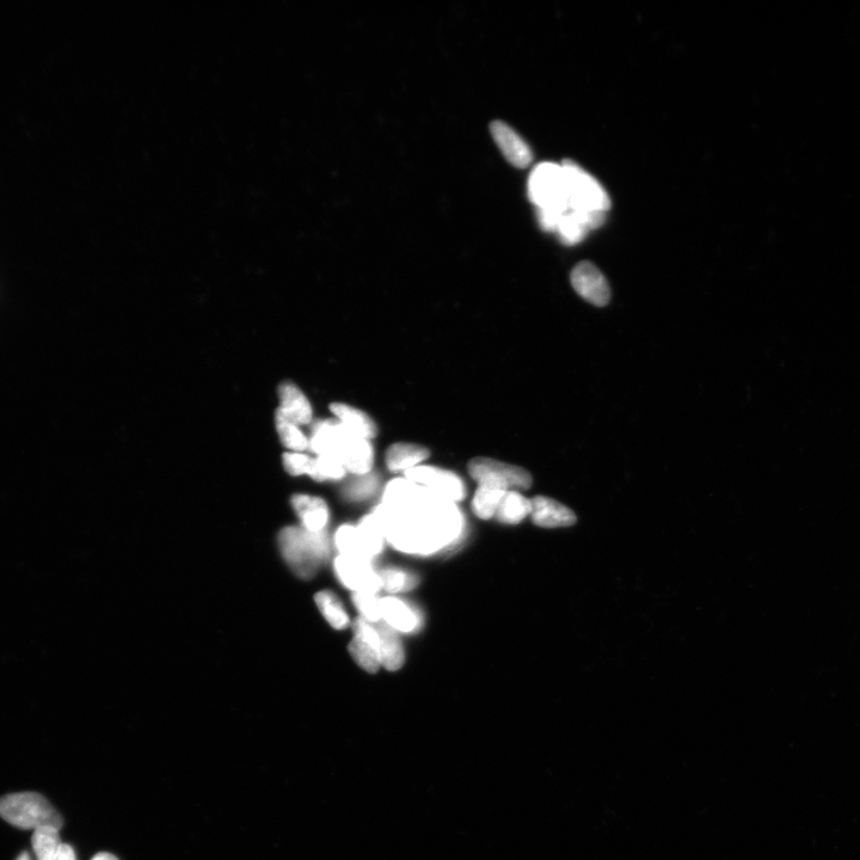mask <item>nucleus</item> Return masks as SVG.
<instances>
[{"label": "nucleus", "instance_id": "obj_1", "mask_svg": "<svg viewBox=\"0 0 860 860\" xmlns=\"http://www.w3.org/2000/svg\"><path fill=\"white\" fill-rule=\"evenodd\" d=\"M373 514L387 542L405 554H436L456 543L464 530L456 503L407 478L387 484Z\"/></svg>", "mask_w": 860, "mask_h": 860}, {"label": "nucleus", "instance_id": "obj_2", "mask_svg": "<svg viewBox=\"0 0 860 860\" xmlns=\"http://www.w3.org/2000/svg\"><path fill=\"white\" fill-rule=\"evenodd\" d=\"M278 543L288 567L301 580L315 577L330 556V542L325 531L312 533L303 527L288 526L279 533Z\"/></svg>", "mask_w": 860, "mask_h": 860}, {"label": "nucleus", "instance_id": "obj_3", "mask_svg": "<svg viewBox=\"0 0 860 860\" xmlns=\"http://www.w3.org/2000/svg\"><path fill=\"white\" fill-rule=\"evenodd\" d=\"M0 817L24 831L51 826L60 829L63 817L45 797L36 792H17L0 797Z\"/></svg>", "mask_w": 860, "mask_h": 860}, {"label": "nucleus", "instance_id": "obj_4", "mask_svg": "<svg viewBox=\"0 0 860 860\" xmlns=\"http://www.w3.org/2000/svg\"><path fill=\"white\" fill-rule=\"evenodd\" d=\"M385 540L383 528L372 513L356 526H341L336 532L335 546L342 556L372 562L383 551Z\"/></svg>", "mask_w": 860, "mask_h": 860}, {"label": "nucleus", "instance_id": "obj_5", "mask_svg": "<svg viewBox=\"0 0 860 860\" xmlns=\"http://www.w3.org/2000/svg\"><path fill=\"white\" fill-rule=\"evenodd\" d=\"M567 183L570 210L607 212L611 207L605 189L595 178L574 162L562 164Z\"/></svg>", "mask_w": 860, "mask_h": 860}, {"label": "nucleus", "instance_id": "obj_6", "mask_svg": "<svg viewBox=\"0 0 860 860\" xmlns=\"http://www.w3.org/2000/svg\"><path fill=\"white\" fill-rule=\"evenodd\" d=\"M528 196L539 210L544 208L569 210L567 183H565L562 165L539 164L528 180Z\"/></svg>", "mask_w": 860, "mask_h": 860}, {"label": "nucleus", "instance_id": "obj_7", "mask_svg": "<svg viewBox=\"0 0 860 860\" xmlns=\"http://www.w3.org/2000/svg\"><path fill=\"white\" fill-rule=\"evenodd\" d=\"M470 475L479 485L503 491H519L531 488L530 472L519 466L506 464L491 458H475L469 464Z\"/></svg>", "mask_w": 860, "mask_h": 860}, {"label": "nucleus", "instance_id": "obj_8", "mask_svg": "<svg viewBox=\"0 0 860 860\" xmlns=\"http://www.w3.org/2000/svg\"><path fill=\"white\" fill-rule=\"evenodd\" d=\"M334 567L337 579L354 593L377 594L382 589L380 575L370 561L340 555L335 559Z\"/></svg>", "mask_w": 860, "mask_h": 860}, {"label": "nucleus", "instance_id": "obj_9", "mask_svg": "<svg viewBox=\"0 0 860 860\" xmlns=\"http://www.w3.org/2000/svg\"><path fill=\"white\" fill-rule=\"evenodd\" d=\"M405 478L454 503L464 500L466 494L464 482L456 473L434 466H416L405 471Z\"/></svg>", "mask_w": 860, "mask_h": 860}, {"label": "nucleus", "instance_id": "obj_10", "mask_svg": "<svg viewBox=\"0 0 860 860\" xmlns=\"http://www.w3.org/2000/svg\"><path fill=\"white\" fill-rule=\"evenodd\" d=\"M349 653L366 672L374 674L382 667L380 637L373 624L358 618L354 622V638L349 644Z\"/></svg>", "mask_w": 860, "mask_h": 860}, {"label": "nucleus", "instance_id": "obj_11", "mask_svg": "<svg viewBox=\"0 0 860 860\" xmlns=\"http://www.w3.org/2000/svg\"><path fill=\"white\" fill-rule=\"evenodd\" d=\"M341 428L335 458L339 459L344 468L354 473V475H367L371 471L374 462V451L371 442L349 432L342 425Z\"/></svg>", "mask_w": 860, "mask_h": 860}, {"label": "nucleus", "instance_id": "obj_12", "mask_svg": "<svg viewBox=\"0 0 860 860\" xmlns=\"http://www.w3.org/2000/svg\"><path fill=\"white\" fill-rule=\"evenodd\" d=\"M574 290L588 303L605 306L611 298L610 286L604 275L591 262H581L571 273Z\"/></svg>", "mask_w": 860, "mask_h": 860}, {"label": "nucleus", "instance_id": "obj_13", "mask_svg": "<svg viewBox=\"0 0 860 860\" xmlns=\"http://www.w3.org/2000/svg\"><path fill=\"white\" fill-rule=\"evenodd\" d=\"M490 132L502 155L514 167L524 169L532 163L533 153L530 146L512 127L505 122L494 121L490 125Z\"/></svg>", "mask_w": 860, "mask_h": 860}, {"label": "nucleus", "instance_id": "obj_14", "mask_svg": "<svg viewBox=\"0 0 860 860\" xmlns=\"http://www.w3.org/2000/svg\"><path fill=\"white\" fill-rule=\"evenodd\" d=\"M280 408L278 413L297 426L309 425L312 421V407L309 399L296 384L282 383L279 387Z\"/></svg>", "mask_w": 860, "mask_h": 860}, {"label": "nucleus", "instance_id": "obj_15", "mask_svg": "<svg viewBox=\"0 0 860 860\" xmlns=\"http://www.w3.org/2000/svg\"><path fill=\"white\" fill-rule=\"evenodd\" d=\"M303 528L312 533L324 532L330 520L327 503L321 497L304 494L294 495L291 500Z\"/></svg>", "mask_w": 860, "mask_h": 860}, {"label": "nucleus", "instance_id": "obj_16", "mask_svg": "<svg viewBox=\"0 0 860 860\" xmlns=\"http://www.w3.org/2000/svg\"><path fill=\"white\" fill-rule=\"evenodd\" d=\"M531 518L534 524L544 528H558L573 526L576 515L567 506L550 497L537 496L531 500Z\"/></svg>", "mask_w": 860, "mask_h": 860}, {"label": "nucleus", "instance_id": "obj_17", "mask_svg": "<svg viewBox=\"0 0 860 860\" xmlns=\"http://www.w3.org/2000/svg\"><path fill=\"white\" fill-rule=\"evenodd\" d=\"M330 410L337 417V420L343 427H346L349 432L360 436L368 441L376 438L378 428L376 423L364 411L350 407L347 404L334 403L330 405Z\"/></svg>", "mask_w": 860, "mask_h": 860}, {"label": "nucleus", "instance_id": "obj_18", "mask_svg": "<svg viewBox=\"0 0 860 860\" xmlns=\"http://www.w3.org/2000/svg\"><path fill=\"white\" fill-rule=\"evenodd\" d=\"M430 456L428 448L415 444H395L386 452V465L393 472L416 468Z\"/></svg>", "mask_w": 860, "mask_h": 860}, {"label": "nucleus", "instance_id": "obj_19", "mask_svg": "<svg viewBox=\"0 0 860 860\" xmlns=\"http://www.w3.org/2000/svg\"><path fill=\"white\" fill-rule=\"evenodd\" d=\"M380 606H382L384 623L391 626L397 632L408 634V632H413L417 628V625H419V619H417L414 611L407 604H404L402 600L387 597L380 600Z\"/></svg>", "mask_w": 860, "mask_h": 860}, {"label": "nucleus", "instance_id": "obj_20", "mask_svg": "<svg viewBox=\"0 0 860 860\" xmlns=\"http://www.w3.org/2000/svg\"><path fill=\"white\" fill-rule=\"evenodd\" d=\"M376 629L380 637L382 666L387 671H398L404 665L405 661L404 648L398 632L386 623H378Z\"/></svg>", "mask_w": 860, "mask_h": 860}, {"label": "nucleus", "instance_id": "obj_21", "mask_svg": "<svg viewBox=\"0 0 860 860\" xmlns=\"http://www.w3.org/2000/svg\"><path fill=\"white\" fill-rule=\"evenodd\" d=\"M532 513L531 500L519 491H507L500 503L495 518L506 525H518Z\"/></svg>", "mask_w": 860, "mask_h": 860}, {"label": "nucleus", "instance_id": "obj_22", "mask_svg": "<svg viewBox=\"0 0 860 860\" xmlns=\"http://www.w3.org/2000/svg\"><path fill=\"white\" fill-rule=\"evenodd\" d=\"M60 829L46 826L35 829L32 838L33 850L38 860H57L61 847Z\"/></svg>", "mask_w": 860, "mask_h": 860}, {"label": "nucleus", "instance_id": "obj_23", "mask_svg": "<svg viewBox=\"0 0 860 860\" xmlns=\"http://www.w3.org/2000/svg\"><path fill=\"white\" fill-rule=\"evenodd\" d=\"M316 604L323 617L336 630L347 629L350 619L342 602L337 595L330 591H322L316 595Z\"/></svg>", "mask_w": 860, "mask_h": 860}, {"label": "nucleus", "instance_id": "obj_24", "mask_svg": "<svg viewBox=\"0 0 860 860\" xmlns=\"http://www.w3.org/2000/svg\"><path fill=\"white\" fill-rule=\"evenodd\" d=\"M506 493L507 491L478 485L472 500L473 513L483 520L495 518L497 508H499Z\"/></svg>", "mask_w": 860, "mask_h": 860}, {"label": "nucleus", "instance_id": "obj_25", "mask_svg": "<svg viewBox=\"0 0 860 860\" xmlns=\"http://www.w3.org/2000/svg\"><path fill=\"white\" fill-rule=\"evenodd\" d=\"M275 423L280 440L288 450L303 453L307 448H309V439H307L305 434L301 432L299 426L286 420L285 417L279 413H276Z\"/></svg>", "mask_w": 860, "mask_h": 860}, {"label": "nucleus", "instance_id": "obj_26", "mask_svg": "<svg viewBox=\"0 0 860 860\" xmlns=\"http://www.w3.org/2000/svg\"><path fill=\"white\" fill-rule=\"evenodd\" d=\"M379 575L380 580H382V588L387 593L408 592L419 585L416 576L402 569L387 568L380 571Z\"/></svg>", "mask_w": 860, "mask_h": 860}, {"label": "nucleus", "instance_id": "obj_27", "mask_svg": "<svg viewBox=\"0 0 860 860\" xmlns=\"http://www.w3.org/2000/svg\"><path fill=\"white\" fill-rule=\"evenodd\" d=\"M353 602L358 611L361 613V618L371 624L382 622V606L377 594L373 593H353Z\"/></svg>", "mask_w": 860, "mask_h": 860}, {"label": "nucleus", "instance_id": "obj_28", "mask_svg": "<svg viewBox=\"0 0 860 860\" xmlns=\"http://www.w3.org/2000/svg\"><path fill=\"white\" fill-rule=\"evenodd\" d=\"M285 469L292 476L307 475L315 478L316 473V458L306 456L301 452H288L282 457Z\"/></svg>", "mask_w": 860, "mask_h": 860}, {"label": "nucleus", "instance_id": "obj_29", "mask_svg": "<svg viewBox=\"0 0 860 860\" xmlns=\"http://www.w3.org/2000/svg\"><path fill=\"white\" fill-rule=\"evenodd\" d=\"M346 468L334 457H317L315 481H339L346 476Z\"/></svg>", "mask_w": 860, "mask_h": 860}, {"label": "nucleus", "instance_id": "obj_30", "mask_svg": "<svg viewBox=\"0 0 860 860\" xmlns=\"http://www.w3.org/2000/svg\"><path fill=\"white\" fill-rule=\"evenodd\" d=\"M567 211L568 210H558V208H544V210H539L538 221L540 227H542L544 231L556 232L564 213Z\"/></svg>", "mask_w": 860, "mask_h": 860}, {"label": "nucleus", "instance_id": "obj_31", "mask_svg": "<svg viewBox=\"0 0 860 860\" xmlns=\"http://www.w3.org/2000/svg\"><path fill=\"white\" fill-rule=\"evenodd\" d=\"M374 488H376V484H374L372 481H368V479H365V481L353 485V487L349 489L348 495L349 497H352V499H362V497H365L370 494Z\"/></svg>", "mask_w": 860, "mask_h": 860}, {"label": "nucleus", "instance_id": "obj_32", "mask_svg": "<svg viewBox=\"0 0 860 860\" xmlns=\"http://www.w3.org/2000/svg\"><path fill=\"white\" fill-rule=\"evenodd\" d=\"M57 860H77L75 850L72 849V846L64 844Z\"/></svg>", "mask_w": 860, "mask_h": 860}, {"label": "nucleus", "instance_id": "obj_33", "mask_svg": "<svg viewBox=\"0 0 860 860\" xmlns=\"http://www.w3.org/2000/svg\"><path fill=\"white\" fill-rule=\"evenodd\" d=\"M91 860H119V859L116 858L114 855H112V853L100 852V853H97V855L94 858H92Z\"/></svg>", "mask_w": 860, "mask_h": 860}, {"label": "nucleus", "instance_id": "obj_34", "mask_svg": "<svg viewBox=\"0 0 860 860\" xmlns=\"http://www.w3.org/2000/svg\"><path fill=\"white\" fill-rule=\"evenodd\" d=\"M16 860H32V857L29 856L28 852H23Z\"/></svg>", "mask_w": 860, "mask_h": 860}]
</instances>
